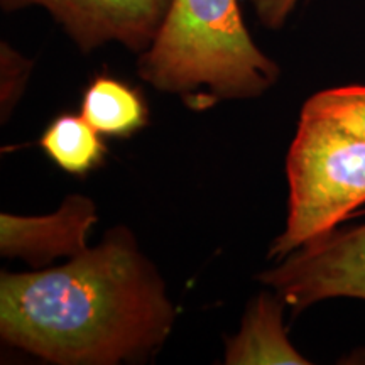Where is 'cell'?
Masks as SVG:
<instances>
[{"mask_svg":"<svg viewBox=\"0 0 365 365\" xmlns=\"http://www.w3.org/2000/svg\"><path fill=\"white\" fill-rule=\"evenodd\" d=\"M81 115L100 134L110 137H129L149 120L148 105L140 91L105 75L86 86Z\"/></svg>","mask_w":365,"mask_h":365,"instance_id":"ba28073f","label":"cell"},{"mask_svg":"<svg viewBox=\"0 0 365 365\" xmlns=\"http://www.w3.org/2000/svg\"><path fill=\"white\" fill-rule=\"evenodd\" d=\"M259 279L294 309L331 298L365 301V225L309 242Z\"/></svg>","mask_w":365,"mask_h":365,"instance_id":"277c9868","label":"cell"},{"mask_svg":"<svg viewBox=\"0 0 365 365\" xmlns=\"http://www.w3.org/2000/svg\"><path fill=\"white\" fill-rule=\"evenodd\" d=\"M0 61H2V115L6 117L24 90L33 61L21 56L6 43H2L0 48Z\"/></svg>","mask_w":365,"mask_h":365,"instance_id":"8fae6325","label":"cell"},{"mask_svg":"<svg viewBox=\"0 0 365 365\" xmlns=\"http://www.w3.org/2000/svg\"><path fill=\"white\" fill-rule=\"evenodd\" d=\"M284 301L279 296L262 293L250 304L240 331L227 340L225 364H309L294 349L282 327Z\"/></svg>","mask_w":365,"mask_h":365,"instance_id":"52a82bcc","label":"cell"},{"mask_svg":"<svg viewBox=\"0 0 365 365\" xmlns=\"http://www.w3.org/2000/svg\"><path fill=\"white\" fill-rule=\"evenodd\" d=\"M299 0H252L261 24L269 29H279L298 6Z\"/></svg>","mask_w":365,"mask_h":365,"instance_id":"7c38bea8","label":"cell"},{"mask_svg":"<svg viewBox=\"0 0 365 365\" xmlns=\"http://www.w3.org/2000/svg\"><path fill=\"white\" fill-rule=\"evenodd\" d=\"M173 322L156 267L122 227L61 267L4 272L0 279L2 339L53 364L144 359L166 340Z\"/></svg>","mask_w":365,"mask_h":365,"instance_id":"6da1fadb","label":"cell"},{"mask_svg":"<svg viewBox=\"0 0 365 365\" xmlns=\"http://www.w3.org/2000/svg\"><path fill=\"white\" fill-rule=\"evenodd\" d=\"M97 223V210L90 198L70 195L58 212L46 217L0 215V250L9 257H22L44 266L56 257H75L86 250V239Z\"/></svg>","mask_w":365,"mask_h":365,"instance_id":"8992f818","label":"cell"},{"mask_svg":"<svg viewBox=\"0 0 365 365\" xmlns=\"http://www.w3.org/2000/svg\"><path fill=\"white\" fill-rule=\"evenodd\" d=\"M286 170L289 212L284 232L269 250L274 259L331 234L365 203V139L303 107Z\"/></svg>","mask_w":365,"mask_h":365,"instance_id":"3957f363","label":"cell"},{"mask_svg":"<svg viewBox=\"0 0 365 365\" xmlns=\"http://www.w3.org/2000/svg\"><path fill=\"white\" fill-rule=\"evenodd\" d=\"M137 73L200 108L261 97L279 78V66L250 38L237 0H171Z\"/></svg>","mask_w":365,"mask_h":365,"instance_id":"7a4b0ae2","label":"cell"},{"mask_svg":"<svg viewBox=\"0 0 365 365\" xmlns=\"http://www.w3.org/2000/svg\"><path fill=\"white\" fill-rule=\"evenodd\" d=\"M303 107L325 113L365 139V85L339 86L318 91Z\"/></svg>","mask_w":365,"mask_h":365,"instance_id":"30bf717a","label":"cell"},{"mask_svg":"<svg viewBox=\"0 0 365 365\" xmlns=\"http://www.w3.org/2000/svg\"><path fill=\"white\" fill-rule=\"evenodd\" d=\"M39 144L63 171L80 176L98 168L107 153L100 132L81 113H63L54 118Z\"/></svg>","mask_w":365,"mask_h":365,"instance_id":"9c48e42d","label":"cell"},{"mask_svg":"<svg viewBox=\"0 0 365 365\" xmlns=\"http://www.w3.org/2000/svg\"><path fill=\"white\" fill-rule=\"evenodd\" d=\"M4 11L43 7L83 53L118 43L134 53L153 44L171 0H0Z\"/></svg>","mask_w":365,"mask_h":365,"instance_id":"5b68a950","label":"cell"}]
</instances>
